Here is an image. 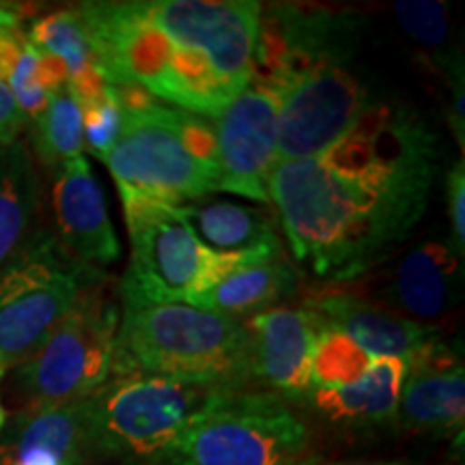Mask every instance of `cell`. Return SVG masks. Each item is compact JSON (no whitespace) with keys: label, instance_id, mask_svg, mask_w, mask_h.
<instances>
[{"label":"cell","instance_id":"19","mask_svg":"<svg viewBox=\"0 0 465 465\" xmlns=\"http://www.w3.org/2000/svg\"><path fill=\"white\" fill-rule=\"evenodd\" d=\"M196 237L209 250L229 254L282 250L276 220L267 209L235 201L199 199L179 207Z\"/></svg>","mask_w":465,"mask_h":465},{"label":"cell","instance_id":"27","mask_svg":"<svg viewBox=\"0 0 465 465\" xmlns=\"http://www.w3.org/2000/svg\"><path fill=\"white\" fill-rule=\"evenodd\" d=\"M394 14L399 15L401 26L410 33L424 48L438 50L440 63L444 69L457 65V56H444L441 48L449 44V20L446 7L440 3H397Z\"/></svg>","mask_w":465,"mask_h":465},{"label":"cell","instance_id":"21","mask_svg":"<svg viewBox=\"0 0 465 465\" xmlns=\"http://www.w3.org/2000/svg\"><path fill=\"white\" fill-rule=\"evenodd\" d=\"M25 35L35 48L48 52L65 65L67 86L78 104L102 95L106 83L97 72L89 33L78 7L56 9L37 17Z\"/></svg>","mask_w":465,"mask_h":465},{"label":"cell","instance_id":"1","mask_svg":"<svg viewBox=\"0 0 465 465\" xmlns=\"http://www.w3.org/2000/svg\"><path fill=\"white\" fill-rule=\"evenodd\" d=\"M440 162V138L427 121L381 104L322 153L276 164L267 194L295 261L325 281L347 282L416 229Z\"/></svg>","mask_w":465,"mask_h":465},{"label":"cell","instance_id":"14","mask_svg":"<svg viewBox=\"0 0 465 465\" xmlns=\"http://www.w3.org/2000/svg\"><path fill=\"white\" fill-rule=\"evenodd\" d=\"M317 328L347 334L373 358L397 356L410 362L440 341V330L399 315L388 306L362 300L345 291H323L304 300Z\"/></svg>","mask_w":465,"mask_h":465},{"label":"cell","instance_id":"8","mask_svg":"<svg viewBox=\"0 0 465 465\" xmlns=\"http://www.w3.org/2000/svg\"><path fill=\"white\" fill-rule=\"evenodd\" d=\"M119 304L110 278L89 284L26 362L15 369L25 410L84 401L110 380Z\"/></svg>","mask_w":465,"mask_h":465},{"label":"cell","instance_id":"10","mask_svg":"<svg viewBox=\"0 0 465 465\" xmlns=\"http://www.w3.org/2000/svg\"><path fill=\"white\" fill-rule=\"evenodd\" d=\"M223 391L155 375L108 380L91 397L93 455L166 457L179 435Z\"/></svg>","mask_w":465,"mask_h":465},{"label":"cell","instance_id":"4","mask_svg":"<svg viewBox=\"0 0 465 465\" xmlns=\"http://www.w3.org/2000/svg\"><path fill=\"white\" fill-rule=\"evenodd\" d=\"M124 110L114 147L104 158L121 203L151 201L182 207L218 192L213 124L162 106L141 86H113Z\"/></svg>","mask_w":465,"mask_h":465},{"label":"cell","instance_id":"24","mask_svg":"<svg viewBox=\"0 0 465 465\" xmlns=\"http://www.w3.org/2000/svg\"><path fill=\"white\" fill-rule=\"evenodd\" d=\"M5 83L14 93L17 108L22 110L25 119L33 121L44 113L50 97L67 84V72L58 58L37 50L26 39Z\"/></svg>","mask_w":465,"mask_h":465},{"label":"cell","instance_id":"3","mask_svg":"<svg viewBox=\"0 0 465 465\" xmlns=\"http://www.w3.org/2000/svg\"><path fill=\"white\" fill-rule=\"evenodd\" d=\"M351 28L325 9L278 5L261 14L250 84L278 102V162L322 153L373 108L349 69Z\"/></svg>","mask_w":465,"mask_h":465},{"label":"cell","instance_id":"11","mask_svg":"<svg viewBox=\"0 0 465 465\" xmlns=\"http://www.w3.org/2000/svg\"><path fill=\"white\" fill-rule=\"evenodd\" d=\"M218 192L270 203L267 182L278 162V102L274 93L250 84L213 116Z\"/></svg>","mask_w":465,"mask_h":465},{"label":"cell","instance_id":"16","mask_svg":"<svg viewBox=\"0 0 465 465\" xmlns=\"http://www.w3.org/2000/svg\"><path fill=\"white\" fill-rule=\"evenodd\" d=\"M93 455L91 397L22 410L0 446V465H83Z\"/></svg>","mask_w":465,"mask_h":465},{"label":"cell","instance_id":"31","mask_svg":"<svg viewBox=\"0 0 465 465\" xmlns=\"http://www.w3.org/2000/svg\"><path fill=\"white\" fill-rule=\"evenodd\" d=\"M332 465H403V463H332Z\"/></svg>","mask_w":465,"mask_h":465},{"label":"cell","instance_id":"12","mask_svg":"<svg viewBox=\"0 0 465 465\" xmlns=\"http://www.w3.org/2000/svg\"><path fill=\"white\" fill-rule=\"evenodd\" d=\"M54 240L69 257L102 270L119 259L121 246L110 223L106 196L84 155L56 171L52 185Z\"/></svg>","mask_w":465,"mask_h":465},{"label":"cell","instance_id":"29","mask_svg":"<svg viewBox=\"0 0 465 465\" xmlns=\"http://www.w3.org/2000/svg\"><path fill=\"white\" fill-rule=\"evenodd\" d=\"M26 119L11 93L9 84L0 78V147L17 143V136L25 130Z\"/></svg>","mask_w":465,"mask_h":465},{"label":"cell","instance_id":"26","mask_svg":"<svg viewBox=\"0 0 465 465\" xmlns=\"http://www.w3.org/2000/svg\"><path fill=\"white\" fill-rule=\"evenodd\" d=\"M80 110H83L84 147L104 162L110 149L114 147L116 138L121 134V124H124V110H121V104L116 100L114 89L106 84L100 97L83 102Z\"/></svg>","mask_w":465,"mask_h":465},{"label":"cell","instance_id":"22","mask_svg":"<svg viewBox=\"0 0 465 465\" xmlns=\"http://www.w3.org/2000/svg\"><path fill=\"white\" fill-rule=\"evenodd\" d=\"M42 183L31 151L22 143L0 147V270L33 235Z\"/></svg>","mask_w":465,"mask_h":465},{"label":"cell","instance_id":"20","mask_svg":"<svg viewBox=\"0 0 465 465\" xmlns=\"http://www.w3.org/2000/svg\"><path fill=\"white\" fill-rule=\"evenodd\" d=\"M407 377V360L397 356L375 358L362 380L341 391L312 388L311 399L319 411L332 420L383 422L397 416L401 391Z\"/></svg>","mask_w":465,"mask_h":465},{"label":"cell","instance_id":"32","mask_svg":"<svg viewBox=\"0 0 465 465\" xmlns=\"http://www.w3.org/2000/svg\"><path fill=\"white\" fill-rule=\"evenodd\" d=\"M5 418H7V414H5L3 405H0V429H3V424H5Z\"/></svg>","mask_w":465,"mask_h":465},{"label":"cell","instance_id":"2","mask_svg":"<svg viewBox=\"0 0 465 465\" xmlns=\"http://www.w3.org/2000/svg\"><path fill=\"white\" fill-rule=\"evenodd\" d=\"M78 11L110 86L213 119L252 80L263 11L254 0H102Z\"/></svg>","mask_w":465,"mask_h":465},{"label":"cell","instance_id":"5","mask_svg":"<svg viewBox=\"0 0 465 465\" xmlns=\"http://www.w3.org/2000/svg\"><path fill=\"white\" fill-rule=\"evenodd\" d=\"M113 375L171 377L242 391L250 381L246 325L190 304L124 306Z\"/></svg>","mask_w":465,"mask_h":465},{"label":"cell","instance_id":"15","mask_svg":"<svg viewBox=\"0 0 465 465\" xmlns=\"http://www.w3.org/2000/svg\"><path fill=\"white\" fill-rule=\"evenodd\" d=\"M397 416L411 431L449 433L463 429V364L441 341L407 362Z\"/></svg>","mask_w":465,"mask_h":465},{"label":"cell","instance_id":"9","mask_svg":"<svg viewBox=\"0 0 465 465\" xmlns=\"http://www.w3.org/2000/svg\"><path fill=\"white\" fill-rule=\"evenodd\" d=\"M102 270L83 265L48 231H35L0 270V377L44 345Z\"/></svg>","mask_w":465,"mask_h":465},{"label":"cell","instance_id":"28","mask_svg":"<svg viewBox=\"0 0 465 465\" xmlns=\"http://www.w3.org/2000/svg\"><path fill=\"white\" fill-rule=\"evenodd\" d=\"M446 199H449L450 216V246L459 259L465 254V166L459 160L446 174Z\"/></svg>","mask_w":465,"mask_h":465},{"label":"cell","instance_id":"25","mask_svg":"<svg viewBox=\"0 0 465 465\" xmlns=\"http://www.w3.org/2000/svg\"><path fill=\"white\" fill-rule=\"evenodd\" d=\"M373 356L356 341L332 328H319L311 362V391H341L362 380Z\"/></svg>","mask_w":465,"mask_h":465},{"label":"cell","instance_id":"17","mask_svg":"<svg viewBox=\"0 0 465 465\" xmlns=\"http://www.w3.org/2000/svg\"><path fill=\"white\" fill-rule=\"evenodd\" d=\"M449 242H424L407 252L394 270L391 300L416 319H438L457 306L463 267Z\"/></svg>","mask_w":465,"mask_h":465},{"label":"cell","instance_id":"23","mask_svg":"<svg viewBox=\"0 0 465 465\" xmlns=\"http://www.w3.org/2000/svg\"><path fill=\"white\" fill-rule=\"evenodd\" d=\"M31 147L37 160L54 173L65 162L83 155V110L67 84L61 86L44 113L31 121Z\"/></svg>","mask_w":465,"mask_h":465},{"label":"cell","instance_id":"7","mask_svg":"<svg viewBox=\"0 0 465 465\" xmlns=\"http://www.w3.org/2000/svg\"><path fill=\"white\" fill-rule=\"evenodd\" d=\"M171 465H315L306 424L265 391H223L168 450Z\"/></svg>","mask_w":465,"mask_h":465},{"label":"cell","instance_id":"30","mask_svg":"<svg viewBox=\"0 0 465 465\" xmlns=\"http://www.w3.org/2000/svg\"><path fill=\"white\" fill-rule=\"evenodd\" d=\"M22 20H25V9L17 5L0 3V33L20 31Z\"/></svg>","mask_w":465,"mask_h":465},{"label":"cell","instance_id":"6","mask_svg":"<svg viewBox=\"0 0 465 465\" xmlns=\"http://www.w3.org/2000/svg\"><path fill=\"white\" fill-rule=\"evenodd\" d=\"M132 257L121 281L124 306L190 304L250 259L282 252L229 254L209 250L185 220L166 203H124Z\"/></svg>","mask_w":465,"mask_h":465},{"label":"cell","instance_id":"13","mask_svg":"<svg viewBox=\"0 0 465 465\" xmlns=\"http://www.w3.org/2000/svg\"><path fill=\"white\" fill-rule=\"evenodd\" d=\"M250 345V380L278 397L311 392V362L319 328L304 306H274L243 322Z\"/></svg>","mask_w":465,"mask_h":465},{"label":"cell","instance_id":"18","mask_svg":"<svg viewBox=\"0 0 465 465\" xmlns=\"http://www.w3.org/2000/svg\"><path fill=\"white\" fill-rule=\"evenodd\" d=\"M298 287V272L284 257L282 250L237 265L218 284L192 300L190 306L242 322L274 308L276 302L293 295Z\"/></svg>","mask_w":465,"mask_h":465}]
</instances>
